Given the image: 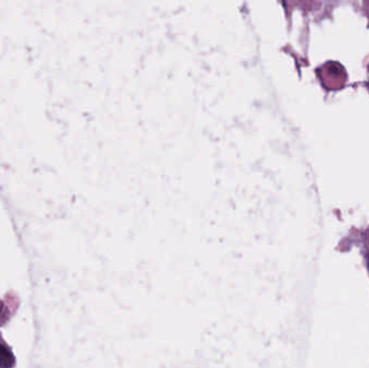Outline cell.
I'll return each mask as SVG.
<instances>
[{
	"mask_svg": "<svg viewBox=\"0 0 369 368\" xmlns=\"http://www.w3.org/2000/svg\"><path fill=\"white\" fill-rule=\"evenodd\" d=\"M14 365V358L9 350L0 346V366L1 367H11Z\"/></svg>",
	"mask_w": 369,
	"mask_h": 368,
	"instance_id": "cell-1",
	"label": "cell"
}]
</instances>
